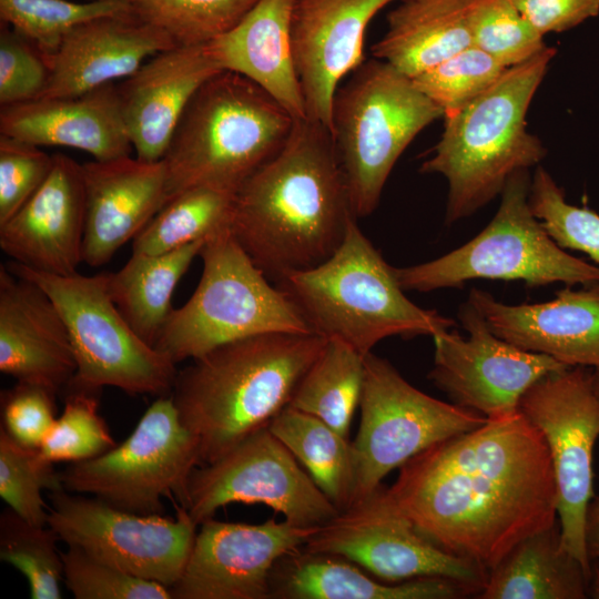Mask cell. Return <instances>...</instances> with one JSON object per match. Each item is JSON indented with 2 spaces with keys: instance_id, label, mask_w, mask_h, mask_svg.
Instances as JSON below:
<instances>
[{
  "instance_id": "f907efd6",
  "label": "cell",
  "mask_w": 599,
  "mask_h": 599,
  "mask_svg": "<svg viewBox=\"0 0 599 599\" xmlns=\"http://www.w3.org/2000/svg\"><path fill=\"white\" fill-rule=\"evenodd\" d=\"M592 384L593 389L599 397V368H592Z\"/></svg>"
},
{
  "instance_id": "9a60e30c",
  "label": "cell",
  "mask_w": 599,
  "mask_h": 599,
  "mask_svg": "<svg viewBox=\"0 0 599 599\" xmlns=\"http://www.w3.org/2000/svg\"><path fill=\"white\" fill-rule=\"evenodd\" d=\"M50 500L47 525L68 547L169 588L180 579L197 527L184 507L169 518L125 511L64 489L50 491Z\"/></svg>"
},
{
  "instance_id": "ffe728a7",
  "label": "cell",
  "mask_w": 599,
  "mask_h": 599,
  "mask_svg": "<svg viewBox=\"0 0 599 599\" xmlns=\"http://www.w3.org/2000/svg\"><path fill=\"white\" fill-rule=\"evenodd\" d=\"M84 221L82 164L57 153L43 184L0 225V248L26 267L71 275L83 263Z\"/></svg>"
},
{
  "instance_id": "30bf717a",
  "label": "cell",
  "mask_w": 599,
  "mask_h": 599,
  "mask_svg": "<svg viewBox=\"0 0 599 599\" xmlns=\"http://www.w3.org/2000/svg\"><path fill=\"white\" fill-rule=\"evenodd\" d=\"M6 266L38 284L52 298L67 325L77 372L67 388L98 392L111 386L129 395L172 392L176 364L144 342L113 303L106 272L52 275L13 261Z\"/></svg>"
},
{
  "instance_id": "d4e9b609",
  "label": "cell",
  "mask_w": 599,
  "mask_h": 599,
  "mask_svg": "<svg viewBox=\"0 0 599 599\" xmlns=\"http://www.w3.org/2000/svg\"><path fill=\"white\" fill-rule=\"evenodd\" d=\"M175 45L134 11L92 19L70 30L48 58L49 81L40 98L73 97L114 83Z\"/></svg>"
},
{
  "instance_id": "816d5d0a",
  "label": "cell",
  "mask_w": 599,
  "mask_h": 599,
  "mask_svg": "<svg viewBox=\"0 0 599 599\" xmlns=\"http://www.w3.org/2000/svg\"><path fill=\"white\" fill-rule=\"evenodd\" d=\"M125 1H128V2H130V3H133L135 0H125Z\"/></svg>"
},
{
  "instance_id": "7dc6e473",
  "label": "cell",
  "mask_w": 599,
  "mask_h": 599,
  "mask_svg": "<svg viewBox=\"0 0 599 599\" xmlns=\"http://www.w3.org/2000/svg\"><path fill=\"white\" fill-rule=\"evenodd\" d=\"M544 37L570 30L599 14V0H510Z\"/></svg>"
},
{
  "instance_id": "9c48e42d",
  "label": "cell",
  "mask_w": 599,
  "mask_h": 599,
  "mask_svg": "<svg viewBox=\"0 0 599 599\" xmlns=\"http://www.w3.org/2000/svg\"><path fill=\"white\" fill-rule=\"evenodd\" d=\"M530 179L529 170L508 179L497 213L466 244L426 263L395 267L402 288L432 292L475 278L522 281L530 287L599 282V266L560 247L532 213Z\"/></svg>"
},
{
  "instance_id": "5bb4252c",
  "label": "cell",
  "mask_w": 599,
  "mask_h": 599,
  "mask_svg": "<svg viewBox=\"0 0 599 599\" xmlns=\"http://www.w3.org/2000/svg\"><path fill=\"white\" fill-rule=\"evenodd\" d=\"M231 502L263 504L300 527L323 526L341 512L267 426L190 476L184 508L197 526Z\"/></svg>"
},
{
  "instance_id": "8992f818",
  "label": "cell",
  "mask_w": 599,
  "mask_h": 599,
  "mask_svg": "<svg viewBox=\"0 0 599 599\" xmlns=\"http://www.w3.org/2000/svg\"><path fill=\"white\" fill-rule=\"evenodd\" d=\"M313 333L338 338L366 356L382 339L434 336L455 321L414 304L399 285L395 267L353 219L337 250L317 266L276 281Z\"/></svg>"
},
{
  "instance_id": "681fc988",
  "label": "cell",
  "mask_w": 599,
  "mask_h": 599,
  "mask_svg": "<svg viewBox=\"0 0 599 599\" xmlns=\"http://www.w3.org/2000/svg\"><path fill=\"white\" fill-rule=\"evenodd\" d=\"M591 572L588 580V597L599 599V561L590 562Z\"/></svg>"
},
{
  "instance_id": "484cf974",
  "label": "cell",
  "mask_w": 599,
  "mask_h": 599,
  "mask_svg": "<svg viewBox=\"0 0 599 599\" xmlns=\"http://www.w3.org/2000/svg\"><path fill=\"white\" fill-rule=\"evenodd\" d=\"M0 132L37 146L85 151L94 160L131 155L116 84L63 98H40L1 106Z\"/></svg>"
},
{
  "instance_id": "ba28073f",
  "label": "cell",
  "mask_w": 599,
  "mask_h": 599,
  "mask_svg": "<svg viewBox=\"0 0 599 599\" xmlns=\"http://www.w3.org/2000/svg\"><path fill=\"white\" fill-rule=\"evenodd\" d=\"M202 276L189 301L173 308L154 347L175 364L229 342L265 333H313L280 287L252 261L231 227L209 237Z\"/></svg>"
},
{
  "instance_id": "4fadbf2b",
  "label": "cell",
  "mask_w": 599,
  "mask_h": 599,
  "mask_svg": "<svg viewBox=\"0 0 599 599\" xmlns=\"http://www.w3.org/2000/svg\"><path fill=\"white\" fill-rule=\"evenodd\" d=\"M519 412L544 436L557 488L562 546L590 578L585 520L593 495V448L599 438V397L592 369L573 366L552 372L524 394Z\"/></svg>"
},
{
  "instance_id": "52a82bcc",
  "label": "cell",
  "mask_w": 599,
  "mask_h": 599,
  "mask_svg": "<svg viewBox=\"0 0 599 599\" xmlns=\"http://www.w3.org/2000/svg\"><path fill=\"white\" fill-rule=\"evenodd\" d=\"M443 116L410 78L376 58L337 88L329 133L356 219L375 211L402 153Z\"/></svg>"
},
{
  "instance_id": "5b68a950",
  "label": "cell",
  "mask_w": 599,
  "mask_h": 599,
  "mask_svg": "<svg viewBox=\"0 0 599 599\" xmlns=\"http://www.w3.org/2000/svg\"><path fill=\"white\" fill-rule=\"evenodd\" d=\"M295 119L246 77L221 71L185 108L163 162L167 201L193 187L236 193L283 148Z\"/></svg>"
},
{
  "instance_id": "e0dca14e",
  "label": "cell",
  "mask_w": 599,
  "mask_h": 599,
  "mask_svg": "<svg viewBox=\"0 0 599 599\" xmlns=\"http://www.w3.org/2000/svg\"><path fill=\"white\" fill-rule=\"evenodd\" d=\"M458 318L468 338L449 329L434 335V364L428 374L455 405L488 419L509 417L519 410L531 385L570 367L501 339L468 301L459 308Z\"/></svg>"
},
{
  "instance_id": "44dd1931",
  "label": "cell",
  "mask_w": 599,
  "mask_h": 599,
  "mask_svg": "<svg viewBox=\"0 0 599 599\" xmlns=\"http://www.w3.org/2000/svg\"><path fill=\"white\" fill-rule=\"evenodd\" d=\"M468 302L501 339L570 367L599 368V282L567 285L548 302L521 305L474 287Z\"/></svg>"
},
{
  "instance_id": "2e32d148",
  "label": "cell",
  "mask_w": 599,
  "mask_h": 599,
  "mask_svg": "<svg viewBox=\"0 0 599 599\" xmlns=\"http://www.w3.org/2000/svg\"><path fill=\"white\" fill-rule=\"evenodd\" d=\"M302 548L346 558L387 582L449 578L480 593L488 576L484 568L424 537L394 505L383 485L319 526Z\"/></svg>"
},
{
  "instance_id": "6da1fadb",
  "label": "cell",
  "mask_w": 599,
  "mask_h": 599,
  "mask_svg": "<svg viewBox=\"0 0 599 599\" xmlns=\"http://www.w3.org/2000/svg\"><path fill=\"white\" fill-rule=\"evenodd\" d=\"M386 490L424 537L488 572L557 524L549 449L519 410L428 447Z\"/></svg>"
},
{
  "instance_id": "f35d334b",
  "label": "cell",
  "mask_w": 599,
  "mask_h": 599,
  "mask_svg": "<svg viewBox=\"0 0 599 599\" xmlns=\"http://www.w3.org/2000/svg\"><path fill=\"white\" fill-rule=\"evenodd\" d=\"M61 415L38 448L50 463H78L98 457L116 446L99 414L97 392L68 388Z\"/></svg>"
},
{
  "instance_id": "d590c367",
  "label": "cell",
  "mask_w": 599,
  "mask_h": 599,
  "mask_svg": "<svg viewBox=\"0 0 599 599\" xmlns=\"http://www.w3.org/2000/svg\"><path fill=\"white\" fill-rule=\"evenodd\" d=\"M260 0H135L134 13L179 45H201L236 27Z\"/></svg>"
},
{
  "instance_id": "f546056e",
  "label": "cell",
  "mask_w": 599,
  "mask_h": 599,
  "mask_svg": "<svg viewBox=\"0 0 599 599\" xmlns=\"http://www.w3.org/2000/svg\"><path fill=\"white\" fill-rule=\"evenodd\" d=\"M589 577L561 542L560 526L520 541L487 576L481 599H585Z\"/></svg>"
},
{
  "instance_id": "7bdbcfd3",
  "label": "cell",
  "mask_w": 599,
  "mask_h": 599,
  "mask_svg": "<svg viewBox=\"0 0 599 599\" xmlns=\"http://www.w3.org/2000/svg\"><path fill=\"white\" fill-rule=\"evenodd\" d=\"M63 581L77 599H172L170 588L136 577L87 552H62Z\"/></svg>"
},
{
  "instance_id": "7c38bea8",
  "label": "cell",
  "mask_w": 599,
  "mask_h": 599,
  "mask_svg": "<svg viewBox=\"0 0 599 599\" xmlns=\"http://www.w3.org/2000/svg\"><path fill=\"white\" fill-rule=\"evenodd\" d=\"M364 363L361 422L352 441L355 479L351 506L370 496L387 474L417 454L488 420L475 410L423 393L372 352Z\"/></svg>"
},
{
  "instance_id": "60d3db41",
  "label": "cell",
  "mask_w": 599,
  "mask_h": 599,
  "mask_svg": "<svg viewBox=\"0 0 599 599\" xmlns=\"http://www.w3.org/2000/svg\"><path fill=\"white\" fill-rule=\"evenodd\" d=\"M506 70L488 53L470 45L412 80L446 116L478 98Z\"/></svg>"
},
{
  "instance_id": "ac0fdd59",
  "label": "cell",
  "mask_w": 599,
  "mask_h": 599,
  "mask_svg": "<svg viewBox=\"0 0 599 599\" xmlns=\"http://www.w3.org/2000/svg\"><path fill=\"white\" fill-rule=\"evenodd\" d=\"M196 532L173 599H268L275 564L302 548L318 527L274 519L260 525L206 519Z\"/></svg>"
},
{
  "instance_id": "cb8c5ba5",
  "label": "cell",
  "mask_w": 599,
  "mask_h": 599,
  "mask_svg": "<svg viewBox=\"0 0 599 599\" xmlns=\"http://www.w3.org/2000/svg\"><path fill=\"white\" fill-rule=\"evenodd\" d=\"M0 370L58 393L77 362L63 317L34 282L0 265Z\"/></svg>"
},
{
  "instance_id": "f6af8a7d",
  "label": "cell",
  "mask_w": 599,
  "mask_h": 599,
  "mask_svg": "<svg viewBox=\"0 0 599 599\" xmlns=\"http://www.w3.org/2000/svg\"><path fill=\"white\" fill-rule=\"evenodd\" d=\"M52 166L53 155L40 146L0 135V225L38 191Z\"/></svg>"
},
{
  "instance_id": "4dcf8cb0",
  "label": "cell",
  "mask_w": 599,
  "mask_h": 599,
  "mask_svg": "<svg viewBox=\"0 0 599 599\" xmlns=\"http://www.w3.org/2000/svg\"><path fill=\"white\" fill-rule=\"evenodd\" d=\"M205 241L163 254L132 253L116 272H106L109 294L133 331L154 346L172 312L171 300Z\"/></svg>"
},
{
  "instance_id": "d6a6232c",
  "label": "cell",
  "mask_w": 599,
  "mask_h": 599,
  "mask_svg": "<svg viewBox=\"0 0 599 599\" xmlns=\"http://www.w3.org/2000/svg\"><path fill=\"white\" fill-rule=\"evenodd\" d=\"M365 356L338 338L326 343L298 383L288 406L318 417L344 437L359 406Z\"/></svg>"
},
{
  "instance_id": "7402d4cb",
  "label": "cell",
  "mask_w": 599,
  "mask_h": 599,
  "mask_svg": "<svg viewBox=\"0 0 599 599\" xmlns=\"http://www.w3.org/2000/svg\"><path fill=\"white\" fill-rule=\"evenodd\" d=\"M224 71L206 44L175 45L149 58L116 84L123 121L136 158L161 161L199 88Z\"/></svg>"
},
{
  "instance_id": "74e56055",
  "label": "cell",
  "mask_w": 599,
  "mask_h": 599,
  "mask_svg": "<svg viewBox=\"0 0 599 599\" xmlns=\"http://www.w3.org/2000/svg\"><path fill=\"white\" fill-rule=\"evenodd\" d=\"M63 489L53 464L38 448H28L0 427V496L21 518L35 526L48 524L42 491Z\"/></svg>"
},
{
  "instance_id": "7a4b0ae2",
  "label": "cell",
  "mask_w": 599,
  "mask_h": 599,
  "mask_svg": "<svg viewBox=\"0 0 599 599\" xmlns=\"http://www.w3.org/2000/svg\"><path fill=\"white\" fill-rule=\"evenodd\" d=\"M353 219L331 133L305 118L295 119L278 153L236 192L231 231L276 282L327 260Z\"/></svg>"
},
{
  "instance_id": "d6986e66",
  "label": "cell",
  "mask_w": 599,
  "mask_h": 599,
  "mask_svg": "<svg viewBox=\"0 0 599 599\" xmlns=\"http://www.w3.org/2000/svg\"><path fill=\"white\" fill-rule=\"evenodd\" d=\"M400 0H296L291 39L306 118L331 129V111L342 79L364 62V37L372 19Z\"/></svg>"
},
{
  "instance_id": "1f68e13d",
  "label": "cell",
  "mask_w": 599,
  "mask_h": 599,
  "mask_svg": "<svg viewBox=\"0 0 599 599\" xmlns=\"http://www.w3.org/2000/svg\"><path fill=\"white\" fill-rule=\"evenodd\" d=\"M267 427L341 511L351 506L355 476L348 438L318 417L291 406L283 408Z\"/></svg>"
},
{
  "instance_id": "f1b7e54d",
  "label": "cell",
  "mask_w": 599,
  "mask_h": 599,
  "mask_svg": "<svg viewBox=\"0 0 599 599\" xmlns=\"http://www.w3.org/2000/svg\"><path fill=\"white\" fill-rule=\"evenodd\" d=\"M473 0H400L387 14V29L373 57L413 79L471 45Z\"/></svg>"
},
{
  "instance_id": "4316f807",
  "label": "cell",
  "mask_w": 599,
  "mask_h": 599,
  "mask_svg": "<svg viewBox=\"0 0 599 599\" xmlns=\"http://www.w3.org/2000/svg\"><path fill=\"white\" fill-rule=\"evenodd\" d=\"M295 1L260 0L236 27L206 43V48L222 70L246 77L294 119H305L291 39Z\"/></svg>"
},
{
  "instance_id": "277c9868",
  "label": "cell",
  "mask_w": 599,
  "mask_h": 599,
  "mask_svg": "<svg viewBox=\"0 0 599 599\" xmlns=\"http://www.w3.org/2000/svg\"><path fill=\"white\" fill-rule=\"evenodd\" d=\"M556 53L547 47L508 68L478 98L443 118L440 139L419 171L446 179L447 224L474 214L500 195L512 174L545 158L547 150L528 131L526 116Z\"/></svg>"
},
{
  "instance_id": "e575fe53",
  "label": "cell",
  "mask_w": 599,
  "mask_h": 599,
  "mask_svg": "<svg viewBox=\"0 0 599 599\" xmlns=\"http://www.w3.org/2000/svg\"><path fill=\"white\" fill-rule=\"evenodd\" d=\"M133 11L125 0H0L1 22L26 37L50 58L65 34L92 19Z\"/></svg>"
},
{
  "instance_id": "b9f144b4",
  "label": "cell",
  "mask_w": 599,
  "mask_h": 599,
  "mask_svg": "<svg viewBox=\"0 0 599 599\" xmlns=\"http://www.w3.org/2000/svg\"><path fill=\"white\" fill-rule=\"evenodd\" d=\"M529 205L550 237L564 250L587 254L599 266V214L566 201L564 190L542 166L529 185Z\"/></svg>"
},
{
  "instance_id": "8fae6325",
  "label": "cell",
  "mask_w": 599,
  "mask_h": 599,
  "mask_svg": "<svg viewBox=\"0 0 599 599\" xmlns=\"http://www.w3.org/2000/svg\"><path fill=\"white\" fill-rule=\"evenodd\" d=\"M201 466L195 437L171 396H159L131 435L109 451L59 471L63 489L87 494L139 515H162L163 497L184 507L187 484Z\"/></svg>"
},
{
  "instance_id": "3957f363",
  "label": "cell",
  "mask_w": 599,
  "mask_h": 599,
  "mask_svg": "<svg viewBox=\"0 0 599 599\" xmlns=\"http://www.w3.org/2000/svg\"><path fill=\"white\" fill-rule=\"evenodd\" d=\"M326 338L265 333L223 344L177 370L171 397L210 464L286 406Z\"/></svg>"
},
{
  "instance_id": "ab89813d",
  "label": "cell",
  "mask_w": 599,
  "mask_h": 599,
  "mask_svg": "<svg viewBox=\"0 0 599 599\" xmlns=\"http://www.w3.org/2000/svg\"><path fill=\"white\" fill-rule=\"evenodd\" d=\"M471 45L505 68L521 64L547 45L510 0H473L469 8Z\"/></svg>"
},
{
  "instance_id": "836d02e7",
  "label": "cell",
  "mask_w": 599,
  "mask_h": 599,
  "mask_svg": "<svg viewBox=\"0 0 599 599\" xmlns=\"http://www.w3.org/2000/svg\"><path fill=\"white\" fill-rule=\"evenodd\" d=\"M235 194L204 186L180 193L132 240V253H167L231 227Z\"/></svg>"
},
{
  "instance_id": "83f0119b",
  "label": "cell",
  "mask_w": 599,
  "mask_h": 599,
  "mask_svg": "<svg viewBox=\"0 0 599 599\" xmlns=\"http://www.w3.org/2000/svg\"><path fill=\"white\" fill-rule=\"evenodd\" d=\"M479 591L449 578L383 583L353 561L298 548L284 555L271 575L277 599H459Z\"/></svg>"
},
{
  "instance_id": "ee69618b",
  "label": "cell",
  "mask_w": 599,
  "mask_h": 599,
  "mask_svg": "<svg viewBox=\"0 0 599 599\" xmlns=\"http://www.w3.org/2000/svg\"><path fill=\"white\" fill-rule=\"evenodd\" d=\"M49 63L34 43L9 24L0 27V105L39 99L49 81Z\"/></svg>"
},
{
  "instance_id": "bcb514c9",
  "label": "cell",
  "mask_w": 599,
  "mask_h": 599,
  "mask_svg": "<svg viewBox=\"0 0 599 599\" xmlns=\"http://www.w3.org/2000/svg\"><path fill=\"white\" fill-rule=\"evenodd\" d=\"M55 395L44 386L17 382L1 392V427L20 445L39 448L57 419Z\"/></svg>"
},
{
  "instance_id": "603a6c76",
  "label": "cell",
  "mask_w": 599,
  "mask_h": 599,
  "mask_svg": "<svg viewBox=\"0 0 599 599\" xmlns=\"http://www.w3.org/2000/svg\"><path fill=\"white\" fill-rule=\"evenodd\" d=\"M85 221L82 261L105 265L166 204L163 160L131 155L82 164Z\"/></svg>"
},
{
  "instance_id": "8d00e7d4",
  "label": "cell",
  "mask_w": 599,
  "mask_h": 599,
  "mask_svg": "<svg viewBox=\"0 0 599 599\" xmlns=\"http://www.w3.org/2000/svg\"><path fill=\"white\" fill-rule=\"evenodd\" d=\"M58 540L52 528L32 525L9 507L0 516V558L27 578L32 599L61 598L63 560Z\"/></svg>"
},
{
  "instance_id": "c3c4849f",
  "label": "cell",
  "mask_w": 599,
  "mask_h": 599,
  "mask_svg": "<svg viewBox=\"0 0 599 599\" xmlns=\"http://www.w3.org/2000/svg\"><path fill=\"white\" fill-rule=\"evenodd\" d=\"M585 541L590 562L599 561V496L593 497L587 508Z\"/></svg>"
}]
</instances>
